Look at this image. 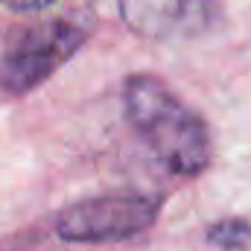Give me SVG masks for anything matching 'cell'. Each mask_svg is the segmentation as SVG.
I'll return each mask as SVG.
<instances>
[{
	"label": "cell",
	"mask_w": 251,
	"mask_h": 251,
	"mask_svg": "<svg viewBox=\"0 0 251 251\" xmlns=\"http://www.w3.org/2000/svg\"><path fill=\"white\" fill-rule=\"evenodd\" d=\"M85 41V32L70 24H38L12 32L0 53V88L26 94L53 76Z\"/></svg>",
	"instance_id": "2"
},
{
	"label": "cell",
	"mask_w": 251,
	"mask_h": 251,
	"mask_svg": "<svg viewBox=\"0 0 251 251\" xmlns=\"http://www.w3.org/2000/svg\"><path fill=\"white\" fill-rule=\"evenodd\" d=\"M6 9H12V12H38V9H44V6H53V3H59V0H0Z\"/></svg>",
	"instance_id": "6"
},
{
	"label": "cell",
	"mask_w": 251,
	"mask_h": 251,
	"mask_svg": "<svg viewBox=\"0 0 251 251\" xmlns=\"http://www.w3.org/2000/svg\"><path fill=\"white\" fill-rule=\"evenodd\" d=\"M126 120L152 155L176 176H199L210 164L204 120L155 76H131L123 91Z\"/></svg>",
	"instance_id": "1"
},
{
	"label": "cell",
	"mask_w": 251,
	"mask_h": 251,
	"mask_svg": "<svg viewBox=\"0 0 251 251\" xmlns=\"http://www.w3.org/2000/svg\"><path fill=\"white\" fill-rule=\"evenodd\" d=\"M155 216L158 199L140 193H117L85 199L67 207L56 222V231L67 243H105L146 231L155 222Z\"/></svg>",
	"instance_id": "3"
},
{
	"label": "cell",
	"mask_w": 251,
	"mask_h": 251,
	"mask_svg": "<svg viewBox=\"0 0 251 251\" xmlns=\"http://www.w3.org/2000/svg\"><path fill=\"white\" fill-rule=\"evenodd\" d=\"M207 240L222 251H246L251 246V225L246 219H225L207 231Z\"/></svg>",
	"instance_id": "5"
},
{
	"label": "cell",
	"mask_w": 251,
	"mask_h": 251,
	"mask_svg": "<svg viewBox=\"0 0 251 251\" xmlns=\"http://www.w3.org/2000/svg\"><path fill=\"white\" fill-rule=\"evenodd\" d=\"M190 0H120L123 21L143 38H167L181 26Z\"/></svg>",
	"instance_id": "4"
}]
</instances>
